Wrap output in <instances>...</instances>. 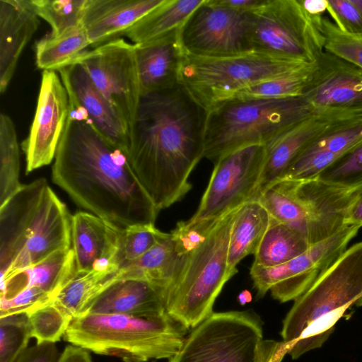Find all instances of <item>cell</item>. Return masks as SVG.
Here are the masks:
<instances>
[{
	"instance_id": "6da1fadb",
	"label": "cell",
	"mask_w": 362,
	"mask_h": 362,
	"mask_svg": "<svg viewBox=\"0 0 362 362\" xmlns=\"http://www.w3.org/2000/svg\"><path fill=\"white\" fill-rule=\"evenodd\" d=\"M207 111L180 82L141 95L127 156L160 211L192 188L189 175L204 157Z\"/></svg>"
},
{
	"instance_id": "7a4b0ae2",
	"label": "cell",
	"mask_w": 362,
	"mask_h": 362,
	"mask_svg": "<svg viewBox=\"0 0 362 362\" xmlns=\"http://www.w3.org/2000/svg\"><path fill=\"white\" fill-rule=\"evenodd\" d=\"M52 177L76 204L122 228L155 225L159 210L127 153L107 141L88 118L68 114Z\"/></svg>"
},
{
	"instance_id": "3957f363",
	"label": "cell",
	"mask_w": 362,
	"mask_h": 362,
	"mask_svg": "<svg viewBox=\"0 0 362 362\" xmlns=\"http://www.w3.org/2000/svg\"><path fill=\"white\" fill-rule=\"evenodd\" d=\"M71 216L45 178L0 206L1 279L71 247Z\"/></svg>"
},
{
	"instance_id": "277c9868",
	"label": "cell",
	"mask_w": 362,
	"mask_h": 362,
	"mask_svg": "<svg viewBox=\"0 0 362 362\" xmlns=\"http://www.w3.org/2000/svg\"><path fill=\"white\" fill-rule=\"evenodd\" d=\"M353 306H362V242L346 249L294 300L281 332L288 354L297 359L321 347Z\"/></svg>"
},
{
	"instance_id": "5b68a950",
	"label": "cell",
	"mask_w": 362,
	"mask_h": 362,
	"mask_svg": "<svg viewBox=\"0 0 362 362\" xmlns=\"http://www.w3.org/2000/svg\"><path fill=\"white\" fill-rule=\"evenodd\" d=\"M188 329L168 314L147 318L86 313L73 318L64 339L95 354L124 362L168 360L181 348Z\"/></svg>"
},
{
	"instance_id": "8992f818",
	"label": "cell",
	"mask_w": 362,
	"mask_h": 362,
	"mask_svg": "<svg viewBox=\"0 0 362 362\" xmlns=\"http://www.w3.org/2000/svg\"><path fill=\"white\" fill-rule=\"evenodd\" d=\"M238 209L218 219L189 251L181 272L164 293L167 313L188 330L214 313L215 300L230 280L228 243Z\"/></svg>"
},
{
	"instance_id": "52a82bcc",
	"label": "cell",
	"mask_w": 362,
	"mask_h": 362,
	"mask_svg": "<svg viewBox=\"0 0 362 362\" xmlns=\"http://www.w3.org/2000/svg\"><path fill=\"white\" fill-rule=\"evenodd\" d=\"M312 114L300 96L222 101L207 111L204 157L215 162L243 146L266 144Z\"/></svg>"
},
{
	"instance_id": "ba28073f",
	"label": "cell",
	"mask_w": 362,
	"mask_h": 362,
	"mask_svg": "<svg viewBox=\"0 0 362 362\" xmlns=\"http://www.w3.org/2000/svg\"><path fill=\"white\" fill-rule=\"evenodd\" d=\"M283 341L264 338L262 322L252 311L213 313L190 330L168 362H281Z\"/></svg>"
},
{
	"instance_id": "9c48e42d",
	"label": "cell",
	"mask_w": 362,
	"mask_h": 362,
	"mask_svg": "<svg viewBox=\"0 0 362 362\" xmlns=\"http://www.w3.org/2000/svg\"><path fill=\"white\" fill-rule=\"evenodd\" d=\"M306 64L253 50L218 58L183 54L179 82L208 111L242 89Z\"/></svg>"
},
{
	"instance_id": "30bf717a",
	"label": "cell",
	"mask_w": 362,
	"mask_h": 362,
	"mask_svg": "<svg viewBox=\"0 0 362 362\" xmlns=\"http://www.w3.org/2000/svg\"><path fill=\"white\" fill-rule=\"evenodd\" d=\"M248 16L253 51L305 64L315 63L324 51L315 16L308 13L300 0H266Z\"/></svg>"
},
{
	"instance_id": "8fae6325",
	"label": "cell",
	"mask_w": 362,
	"mask_h": 362,
	"mask_svg": "<svg viewBox=\"0 0 362 362\" xmlns=\"http://www.w3.org/2000/svg\"><path fill=\"white\" fill-rule=\"evenodd\" d=\"M267 156L266 145L253 144L228 151L215 162L208 186L191 223L216 221L257 199Z\"/></svg>"
},
{
	"instance_id": "7c38bea8",
	"label": "cell",
	"mask_w": 362,
	"mask_h": 362,
	"mask_svg": "<svg viewBox=\"0 0 362 362\" xmlns=\"http://www.w3.org/2000/svg\"><path fill=\"white\" fill-rule=\"evenodd\" d=\"M360 228L346 225L334 235L279 265L264 267L253 263L250 274L256 298H261L270 291L272 298L281 303L297 299L344 253Z\"/></svg>"
},
{
	"instance_id": "4fadbf2b",
	"label": "cell",
	"mask_w": 362,
	"mask_h": 362,
	"mask_svg": "<svg viewBox=\"0 0 362 362\" xmlns=\"http://www.w3.org/2000/svg\"><path fill=\"white\" fill-rule=\"evenodd\" d=\"M72 63L86 70L95 86L124 118L130 133L141 98L134 45L119 37L86 50Z\"/></svg>"
},
{
	"instance_id": "5bb4252c",
	"label": "cell",
	"mask_w": 362,
	"mask_h": 362,
	"mask_svg": "<svg viewBox=\"0 0 362 362\" xmlns=\"http://www.w3.org/2000/svg\"><path fill=\"white\" fill-rule=\"evenodd\" d=\"M248 13L226 6L218 0H204L179 31L183 54L218 58L252 51Z\"/></svg>"
},
{
	"instance_id": "9a60e30c",
	"label": "cell",
	"mask_w": 362,
	"mask_h": 362,
	"mask_svg": "<svg viewBox=\"0 0 362 362\" xmlns=\"http://www.w3.org/2000/svg\"><path fill=\"white\" fill-rule=\"evenodd\" d=\"M300 97L313 113L362 117V69L324 50Z\"/></svg>"
},
{
	"instance_id": "2e32d148",
	"label": "cell",
	"mask_w": 362,
	"mask_h": 362,
	"mask_svg": "<svg viewBox=\"0 0 362 362\" xmlns=\"http://www.w3.org/2000/svg\"><path fill=\"white\" fill-rule=\"evenodd\" d=\"M69 110V95L59 74L43 71L35 117L22 144L27 174L54 159Z\"/></svg>"
},
{
	"instance_id": "e0dca14e",
	"label": "cell",
	"mask_w": 362,
	"mask_h": 362,
	"mask_svg": "<svg viewBox=\"0 0 362 362\" xmlns=\"http://www.w3.org/2000/svg\"><path fill=\"white\" fill-rule=\"evenodd\" d=\"M287 181L302 206L307 224V240L315 245L346 226L349 211L362 194V184L346 187L318 178Z\"/></svg>"
},
{
	"instance_id": "ac0fdd59",
	"label": "cell",
	"mask_w": 362,
	"mask_h": 362,
	"mask_svg": "<svg viewBox=\"0 0 362 362\" xmlns=\"http://www.w3.org/2000/svg\"><path fill=\"white\" fill-rule=\"evenodd\" d=\"M122 229L93 214L79 211L72 216L71 249L76 273L118 269Z\"/></svg>"
},
{
	"instance_id": "d6986e66",
	"label": "cell",
	"mask_w": 362,
	"mask_h": 362,
	"mask_svg": "<svg viewBox=\"0 0 362 362\" xmlns=\"http://www.w3.org/2000/svg\"><path fill=\"white\" fill-rule=\"evenodd\" d=\"M58 73L69 95V100L81 107L92 126L110 143L127 153L129 143V127L118 112L98 90L86 70L72 63Z\"/></svg>"
},
{
	"instance_id": "ffe728a7",
	"label": "cell",
	"mask_w": 362,
	"mask_h": 362,
	"mask_svg": "<svg viewBox=\"0 0 362 362\" xmlns=\"http://www.w3.org/2000/svg\"><path fill=\"white\" fill-rule=\"evenodd\" d=\"M356 117H360L339 112L313 113L266 144L259 192L279 180L294 160L329 129Z\"/></svg>"
},
{
	"instance_id": "44dd1931",
	"label": "cell",
	"mask_w": 362,
	"mask_h": 362,
	"mask_svg": "<svg viewBox=\"0 0 362 362\" xmlns=\"http://www.w3.org/2000/svg\"><path fill=\"white\" fill-rule=\"evenodd\" d=\"M86 313L121 314L147 318L168 314L163 290L146 280L133 277L114 281L91 302L83 315Z\"/></svg>"
},
{
	"instance_id": "7402d4cb",
	"label": "cell",
	"mask_w": 362,
	"mask_h": 362,
	"mask_svg": "<svg viewBox=\"0 0 362 362\" xmlns=\"http://www.w3.org/2000/svg\"><path fill=\"white\" fill-rule=\"evenodd\" d=\"M40 23L31 0H0V92H6L25 47Z\"/></svg>"
},
{
	"instance_id": "603a6c76",
	"label": "cell",
	"mask_w": 362,
	"mask_h": 362,
	"mask_svg": "<svg viewBox=\"0 0 362 362\" xmlns=\"http://www.w3.org/2000/svg\"><path fill=\"white\" fill-rule=\"evenodd\" d=\"M163 0H86L82 25L90 45L119 38Z\"/></svg>"
},
{
	"instance_id": "cb8c5ba5",
	"label": "cell",
	"mask_w": 362,
	"mask_h": 362,
	"mask_svg": "<svg viewBox=\"0 0 362 362\" xmlns=\"http://www.w3.org/2000/svg\"><path fill=\"white\" fill-rule=\"evenodd\" d=\"M76 272L71 247L57 251L33 265L1 278L0 301L9 300L27 288L40 290L53 301Z\"/></svg>"
},
{
	"instance_id": "d4e9b609",
	"label": "cell",
	"mask_w": 362,
	"mask_h": 362,
	"mask_svg": "<svg viewBox=\"0 0 362 362\" xmlns=\"http://www.w3.org/2000/svg\"><path fill=\"white\" fill-rule=\"evenodd\" d=\"M178 33L134 44L141 95L169 88L179 83L184 54Z\"/></svg>"
},
{
	"instance_id": "484cf974",
	"label": "cell",
	"mask_w": 362,
	"mask_h": 362,
	"mask_svg": "<svg viewBox=\"0 0 362 362\" xmlns=\"http://www.w3.org/2000/svg\"><path fill=\"white\" fill-rule=\"evenodd\" d=\"M189 251L173 230L165 235L151 250L139 258L119 267V278L133 277L146 280L163 291L181 272Z\"/></svg>"
},
{
	"instance_id": "4316f807",
	"label": "cell",
	"mask_w": 362,
	"mask_h": 362,
	"mask_svg": "<svg viewBox=\"0 0 362 362\" xmlns=\"http://www.w3.org/2000/svg\"><path fill=\"white\" fill-rule=\"evenodd\" d=\"M271 221V216L257 199L240 206L234 216L228 250L227 274L230 279L246 256L255 255Z\"/></svg>"
},
{
	"instance_id": "83f0119b",
	"label": "cell",
	"mask_w": 362,
	"mask_h": 362,
	"mask_svg": "<svg viewBox=\"0 0 362 362\" xmlns=\"http://www.w3.org/2000/svg\"><path fill=\"white\" fill-rule=\"evenodd\" d=\"M204 0H163L130 27L123 35L133 44H141L179 33Z\"/></svg>"
},
{
	"instance_id": "f1b7e54d",
	"label": "cell",
	"mask_w": 362,
	"mask_h": 362,
	"mask_svg": "<svg viewBox=\"0 0 362 362\" xmlns=\"http://www.w3.org/2000/svg\"><path fill=\"white\" fill-rule=\"evenodd\" d=\"M310 247L303 234L271 217L253 263L264 267L279 265L303 254Z\"/></svg>"
},
{
	"instance_id": "f546056e",
	"label": "cell",
	"mask_w": 362,
	"mask_h": 362,
	"mask_svg": "<svg viewBox=\"0 0 362 362\" xmlns=\"http://www.w3.org/2000/svg\"><path fill=\"white\" fill-rule=\"evenodd\" d=\"M90 42L83 26L59 36L46 34L35 43V63L43 71H56L69 65Z\"/></svg>"
},
{
	"instance_id": "4dcf8cb0",
	"label": "cell",
	"mask_w": 362,
	"mask_h": 362,
	"mask_svg": "<svg viewBox=\"0 0 362 362\" xmlns=\"http://www.w3.org/2000/svg\"><path fill=\"white\" fill-rule=\"evenodd\" d=\"M119 269L110 272L76 273L53 300L74 317L83 315L91 302L118 279Z\"/></svg>"
},
{
	"instance_id": "1f68e13d",
	"label": "cell",
	"mask_w": 362,
	"mask_h": 362,
	"mask_svg": "<svg viewBox=\"0 0 362 362\" xmlns=\"http://www.w3.org/2000/svg\"><path fill=\"white\" fill-rule=\"evenodd\" d=\"M257 199L272 218L298 230L307 238L303 209L286 180H277L264 188L258 193Z\"/></svg>"
},
{
	"instance_id": "d6a6232c",
	"label": "cell",
	"mask_w": 362,
	"mask_h": 362,
	"mask_svg": "<svg viewBox=\"0 0 362 362\" xmlns=\"http://www.w3.org/2000/svg\"><path fill=\"white\" fill-rule=\"evenodd\" d=\"M17 132L12 119L0 115V206L21 186Z\"/></svg>"
},
{
	"instance_id": "836d02e7",
	"label": "cell",
	"mask_w": 362,
	"mask_h": 362,
	"mask_svg": "<svg viewBox=\"0 0 362 362\" xmlns=\"http://www.w3.org/2000/svg\"><path fill=\"white\" fill-rule=\"evenodd\" d=\"M315 65V62L306 64L280 76L254 84L238 91L229 99L255 100L300 97L309 81Z\"/></svg>"
},
{
	"instance_id": "e575fe53",
	"label": "cell",
	"mask_w": 362,
	"mask_h": 362,
	"mask_svg": "<svg viewBox=\"0 0 362 362\" xmlns=\"http://www.w3.org/2000/svg\"><path fill=\"white\" fill-rule=\"evenodd\" d=\"M37 16L51 26L49 33L59 36L82 26L86 0H31Z\"/></svg>"
},
{
	"instance_id": "d590c367",
	"label": "cell",
	"mask_w": 362,
	"mask_h": 362,
	"mask_svg": "<svg viewBox=\"0 0 362 362\" xmlns=\"http://www.w3.org/2000/svg\"><path fill=\"white\" fill-rule=\"evenodd\" d=\"M32 337L36 343H56L65 334L74 317L54 301L28 313Z\"/></svg>"
},
{
	"instance_id": "8d00e7d4",
	"label": "cell",
	"mask_w": 362,
	"mask_h": 362,
	"mask_svg": "<svg viewBox=\"0 0 362 362\" xmlns=\"http://www.w3.org/2000/svg\"><path fill=\"white\" fill-rule=\"evenodd\" d=\"M315 23L323 37L325 51L362 69V35L344 33L322 16H316Z\"/></svg>"
},
{
	"instance_id": "74e56055",
	"label": "cell",
	"mask_w": 362,
	"mask_h": 362,
	"mask_svg": "<svg viewBox=\"0 0 362 362\" xmlns=\"http://www.w3.org/2000/svg\"><path fill=\"white\" fill-rule=\"evenodd\" d=\"M32 338L27 313L0 317V362H13Z\"/></svg>"
},
{
	"instance_id": "f35d334b",
	"label": "cell",
	"mask_w": 362,
	"mask_h": 362,
	"mask_svg": "<svg viewBox=\"0 0 362 362\" xmlns=\"http://www.w3.org/2000/svg\"><path fill=\"white\" fill-rule=\"evenodd\" d=\"M362 141V117L334 124L310 146L341 157Z\"/></svg>"
},
{
	"instance_id": "ab89813d",
	"label": "cell",
	"mask_w": 362,
	"mask_h": 362,
	"mask_svg": "<svg viewBox=\"0 0 362 362\" xmlns=\"http://www.w3.org/2000/svg\"><path fill=\"white\" fill-rule=\"evenodd\" d=\"M155 225H135L123 228L117 263L119 267L151 250L165 235Z\"/></svg>"
},
{
	"instance_id": "60d3db41",
	"label": "cell",
	"mask_w": 362,
	"mask_h": 362,
	"mask_svg": "<svg viewBox=\"0 0 362 362\" xmlns=\"http://www.w3.org/2000/svg\"><path fill=\"white\" fill-rule=\"evenodd\" d=\"M346 187L362 184V141L342 155L317 177Z\"/></svg>"
},
{
	"instance_id": "b9f144b4",
	"label": "cell",
	"mask_w": 362,
	"mask_h": 362,
	"mask_svg": "<svg viewBox=\"0 0 362 362\" xmlns=\"http://www.w3.org/2000/svg\"><path fill=\"white\" fill-rule=\"evenodd\" d=\"M327 11L343 32L362 35V15L351 0H326Z\"/></svg>"
},
{
	"instance_id": "7bdbcfd3",
	"label": "cell",
	"mask_w": 362,
	"mask_h": 362,
	"mask_svg": "<svg viewBox=\"0 0 362 362\" xmlns=\"http://www.w3.org/2000/svg\"><path fill=\"white\" fill-rule=\"evenodd\" d=\"M59 356L54 343H36L28 347L13 362H57Z\"/></svg>"
},
{
	"instance_id": "ee69618b",
	"label": "cell",
	"mask_w": 362,
	"mask_h": 362,
	"mask_svg": "<svg viewBox=\"0 0 362 362\" xmlns=\"http://www.w3.org/2000/svg\"><path fill=\"white\" fill-rule=\"evenodd\" d=\"M57 362H93L89 351L74 344L66 346Z\"/></svg>"
},
{
	"instance_id": "f6af8a7d",
	"label": "cell",
	"mask_w": 362,
	"mask_h": 362,
	"mask_svg": "<svg viewBox=\"0 0 362 362\" xmlns=\"http://www.w3.org/2000/svg\"><path fill=\"white\" fill-rule=\"evenodd\" d=\"M218 1L233 9L250 13L261 7L266 0H218Z\"/></svg>"
},
{
	"instance_id": "bcb514c9",
	"label": "cell",
	"mask_w": 362,
	"mask_h": 362,
	"mask_svg": "<svg viewBox=\"0 0 362 362\" xmlns=\"http://www.w3.org/2000/svg\"><path fill=\"white\" fill-rule=\"evenodd\" d=\"M346 225L362 226V194L351 207L346 220Z\"/></svg>"
},
{
	"instance_id": "7dc6e473",
	"label": "cell",
	"mask_w": 362,
	"mask_h": 362,
	"mask_svg": "<svg viewBox=\"0 0 362 362\" xmlns=\"http://www.w3.org/2000/svg\"><path fill=\"white\" fill-rule=\"evenodd\" d=\"M300 1L305 9L311 16H322V13L327 11L326 0Z\"/></svg>"
},
{
	"instance_id": "c3c4849f",
	"label": "cell",
	"mask_w": 362,
	"mask_h": 362,
	"mask_svg": "<svg viewBox=\"0 0 362 362\" xmlns=\"http://www.w3.org/2000/svg\"><path fill=\"white\" fill-rule=\"evenodd\" d=\"M251 293L248 291H242L238 297L239 302L242 304H245L250 302L251 300Z\"/></svg>"
},
{
	"instance_id": "681fc988",
	"label": "cell",
	"mask_w": 362,
	"mask_h": 362,
	"mask_svg": "<svg viewBox=\"0 0 362 362\" xmlns=\"http://www.w3.org/2000/svg\"><path fill=\"white\" fill-rule=\"evenodd\" d=\"M353 4L358 8L362 15V0H351Z\"/></svg>"
},
{
	"instance_id": "f907efd6",
	"label": "cell",
	"mask_w": 362,
	"mask_h": 362,
	"mask_svg": "<svg viewBox=\"0 0 362 362\" xmlns=\"http://www.w3.org/2000/svg\"><path fill=\"white\" fill-rule=\"evenodd\" d=\"M151 362H156V361H155V360H153V361H151Z\"/></svg>"
}]
</instances>
